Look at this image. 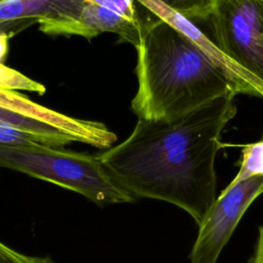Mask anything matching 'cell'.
Listing matches in <instances>:
<instances>
[{
  "mask_svg": "<svg viewBox=\"0 0 263 263\" xmlns=\"http://www.w3.org/2000/svg\"><path fill=\"white\" fill-rule=\"evenodd\" d=\"M170 9L190 22L208 21L212 14L215 0H158Z\"/></svg>",
  "mask_w": 263,
  "mask_h": 263,
  "instance_id": "obj_7",
  "label": "cell"
},
{
  "mask_svg": "<svg viewBox=\"0 0 263 263\" xmlns=\"http://www.w3.org/2000/svg\"><path fill=\"white\" fill-rule=\"evenodd\" d=\"M153 15L143 21L137 49L138 119L173 118L226 95L263 99V82L228 59L192 22L158 0H136Z\"/></svg>",
  "mask_w": 263,
  "mask_h": 263,
  "instance_id": "obj_2",
  "label": "cell"
},
{
  "mask_svg": "<svg viewBox=\"0 0 263 263\" xmlns=\"http://www.w3.org/2000/svg\"><path fill=\"white\" fill-rule=\"evenodd\" d=\"M83 1L112 10L132 22H135V23L143 22L140 17V14L136 6V0H83Z\"/></svg>",
  "mask_w": 263,
  "mask_h": 263,
  "instance_id": "obj_10",
  "label": "cell"
},
{
  "mask_svg": "<svg viewBox=\"0 0 263 263\" xmlns=\"http://www.w3.org/2000/svg\"><path fill=\"white\" fill-rule=\"evenodd\" d=\"M4 116H5V110L2 107H0V120H2Z\"/></svg>",
  "mask_w": 263,
  "mask_h": 263,
  "instance_id": "obj_14",
  "label": "cell"
},
{
  "mask_svg": "<svg viewBox=\"0 0 263 263\" xmlns=\"http://www.w3.org/2000/svg\"><path fill=\"white\" fill-rule=\"evenodd\" d=\"M34 24H38L37 18H20L0 23V63L7 54L8 40Z\"/></svg>",
  "mask_w": 263,
  "mask_h": 263,
  "instance_id": "obj_9",
  "label": "cell"
},
{
  "mask_svg": "<svg viewBox=\"0 0 263 263\" xmlns=\"http://www.w3.org/2000/svg\"><path fill=\"white\" fill-rule=\"evenodd\" d=\"M142 24L83 0H73L64 9L38 21L39 30L47 35H77L90 39L109 32L117 34L121 40L135 47L140 42Z\"/></svg>",
  "mask_w": 263,
  "mask_h": 263,
  "instance_id": "obj_6",
  "label": "cell"
},
{
  "mask_svg": "<svg viewBox=\"0 0 263 263\" xmlns=\"http://www.w3.org/2000/svg\"><path fill=\"white\" fill-rule=\"evenodd\" d=\"M263 193V176L231 182L217 196L190 252V263H216L241 217Z\"/></svg>",
  "mask_w": 263,
  "mask_h": 263,
  "instance_id": "obj_5",
  "label": "cell"
},
{
  "mask_svg": "<svg viewBox=\"0 0 263 263\" xmlns=\"http://www.w3.org/2000/svg\"><path fill=\"white\" fill-rule=\"evenodd\" d=\"M209 20L217 47L263 82V0H215Z\"/></svg>",
  "mask_w": 263,
  "mask_h": 263,
  "instance_id": "obj_4",
  "label": "cell"
},
{
  "mask_svg": "<svg viewBox=\"0 0 263 263\" xmlns=\"http://www.w3.org/2000/svg\"><path fill=\"white\" fill-rule=\"evenodd\" d=\"M3 1H6V0H0V2H3Z\"/></svg>",
  "mask_w": 263,
  "mask_h": 263,
  "instance_id": "obj_15",
  "label": "cell"
},
{
  "mask_svg": "<svg viewBox=\"0 0 263 263\" xmlns=\"http://www.w3.org/2000/svg\"><path fill=\"white\" fill-rule=\"evenodd\" d=\"M248 263H263V225L259 227L254 253Z\"/></svg>",
  "mask_w": 263,
  "mask_h": 263,
  "instance_id": "obj_13",
  "label": "cell"
},
{
  "mask_svg": "<svg viewBox=\"0 0 263 263\" xmlns=\"http://www.w3.org/2000/svg\"><path fill=\"white\" fill-rule=\"evenodd\" d=\"M33 143L43 144L38 137L30 133L18 129L8 124L0 123V144L27 145V144H33Z\"/></svg>",
  "mask_w": 263,
  "mask_h": 263,
  "instance_id": "obj_11",
  "label": "cell"
},
{
  "mask_svg": "<svg viewBox=\"0 0 263 263\" xmlns=\"http://www.w3.org/2000/svg\"><path fill=\"white\" fill-rule=\"evenodd\" d=\"M234 97H220L173 118L138 119L125 140L96 155L135 199L172 203L199 226L217 198L215 160L221 134L236 115Z\"/></svg>",
  "mask_w": 263,
  "mask_h": 263,
  "instance_id": "obj_1",
  "label": "cell"
},
{
  "mask_svg": "<svg viewBox=\"0 0 263 263\" xmlns=\"http://www.w3.org/2000/svg\"><path fill=\"white\" fill-rule=\"evenodd\" d=\"M252 176H263V134L259 141L243 147L239 170L231 182H239Z\"/></svg>",
  "mask_w": 263,
  "mask_h": 263,
  "instance_id": "obj_8",
  "label": "cell"
},
{
  "mask_svg": "<svg viewBox=\"0 0 263 263\" xmlns=\"http://www.w3.org/2000/svg\"><path fill=\"white\" fill-rule=\"evenodd\" d=\"M0 167L74 191L99 206L135 201L112 180L97 155L39 143L0 144Z\"/></svg>",
  "mask_w": 263,
  "mask_h": 263,
  "instance_id": "obj_3",
  "label": "cell"
},
{
  "mask_svg": "<svg viewBox=\"0 0 263 263\" xmlns=\"http://www.w3.org/2000/svg\"><path fill=\"white\" fill-rule=\"evenodd\" d=\"M0 263H54L48 256H32L21 253L0 240Z\"/></svg>",
  "mask_w": 263,
  "mask_h": 263,
  "instance_id": "obj_12",
  "label": "cell"
}]
</instances>
